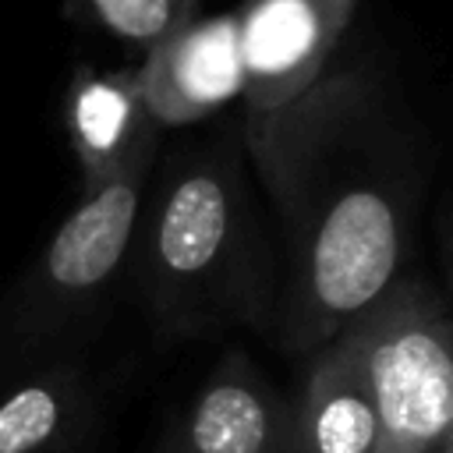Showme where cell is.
Wrapping results in <instances>:
<instances>
[{
    "mask_svg": "<svg viewBox=\"0 0 453 453\" xmlns=\"http://www.w3.org/2000/svg\"><path fill=\"white\" fill-rule=\"evenodd\" d=\"M241 134L280 248L273 340L308 357L403 273L428 188L425 134L357 64H329L273 113H241Z\"/></svg>",
    "mask_w": 453,
    "mask_h": 453,
    "instance_id": "1",
    "label": "cell"
},
{
    "mask_svg": "<svg viewBox=\"0 0 453 453\" xmlns=\"http://www.w3.org/2000/svg\"><path fill=\"white\" fill-rule=\"evenodd\" d=\"M131 262L163 340H205L237 326L273 336L280 262L251 188L241 117L173 149L159 166Z\"/></svg>",
    "mask_w": 453,
    "mask_h": 453,
    "instance_id": "2",
    "label": "cell"
},
{
    "mask_svg": "<svg viewBox=\"0 0 453 453\" xmlns=\"http://www.w3.org/2000/svg\"><path fill=\"white\" fill-rule=\"evenodd\" d=\"M159 149L134 156L113 177L81 188L78 205L50 234L46 248L0 304V347L14 354H46L74 336L131 262L138 212L152 180Z\"/></svg>",
    "mask_w": 453,
    "mask_h": 453,
    "instance_id": "3",
    "label": "cell"
},
{
    "mask_svg": "<svg viewBox=\"0 0 453 453\" xmlns=\"http://www.w3.org/2000/svg\"><path fill=\"white\" fill-rule=\"evenodd\" d=\"M340 336L368 386L379 453H453V311L439 290L400 273Z\"/></svg>",
    "mask_w": 453,
    "mask_h": 453,
    "instance_id": "4",
    "label": "cell"
},
{
    "mask_svg": "<svg viewBox=\"0 0 453 453\" xmlns=\"http://www.w3.org/2000/svg\"><path fill=\"white\" fill-rule=\"evenodd\" d=\"M357 0H241L234 11L244 92L241 113H273L333 64Z\"/></svg>",
    "mask_w": 453,
    "mask_h": 453,
    "instance_id": "5",
    "label": "cell"
},
{
    "mask_svg": "<svg viewBox=\"0 0 453 453\" xmlns=\"http://www.w3.org/2000/svg\"><path fill=\"white\" fill-rule=\"evenodd\" d=\"M163 453H301L294 400L230 347L191 393Z\"/></svg>",
    "mask_w": 453,
    "mask_h": 453,
    "instance_id": "6",
    "label": "cell"
},
{
    "mask_svg": "<svg viewBox=\"0 0 453 453\" xmlns=\"http://www.w3.org/2000/svg\"><path fill=\"white\" fill-rule=\"evenodd\" d=\"M138 96L159 131L188 127L226 110L244 92V64L234 11L191 18L134 67Z\"/></svg>",
    "mask_w": 453,
    "mask_h": 453,
    "instance_id": "7",
    "label": "cell"
},
{
    "mask_svg": "<svg viewBox=\"0 0 453 453\" xmlns=\"http://www.w3.org/2000/svg\"><path fill=\"white\" fill-rule=\"evenodd\" d=\"M67 138L81 166V188H92L127 166L134 156L159 149V127L149 117L134 67H81L67 88Z\"/></svg>",
    "mask_w": 453,
    "mask_h": 453,
    "instance_id": "8",
    "label": "cell"
},
{
    "mask_svg": "<svg viewBox=\"0 0 453 453\" xmlns=\"http://www.w3.org/2000/svg\"><path fill=\"white\" fill-rule=\"evenodd\" d=\"M96 421V386L67 357L39 361L0 389V453H78Z\"/></svg>",
    "mask_w": 453,
    "mask_h": 453,
    "instance_id": "9",
    "label": "cell"
},
{
    "mask_svg": "<svg viewBox=\"0 0 453 453\" xmlns=\"http://www.w3.org/2000/svg\"><path fill=\"white\" fill-rule=\"evenodd\" d=\"M294 421L301 453H379L375 407L343 336L308 354Z\"/></svg>",
    "mask_w": 453,
    "mask_h": 453,
    "instance_id": "10",
    "label": "cell"
},
{
    "mask_svg": "<svg viewBox=\"0 0 453 453\" xmlns=\"http://www.w3.org/2000/svg\"><path fill=\"white\" fill-rule=\"evenodd\" d=\"M74 4L96 28L145 53L159 39L198 18L202 0H74Z\"/></svg>",
    "mask_w": 453,
    "mask_h": 453,
    "instance_id": "11",
    "label": "cell"
},
{
    "mask_svg": "<svg viewBox=\"0 0 453 453\" xmlns=\"http://www.w3.org/2000/svg\"><path fill=\"white\" fill-rule=\"evenodd\" d=\"M435 241H439V262H442V276H446L449 301H453V188L439 198V209H435Z\"/></svg>",
    "mask_w": 453,
    "mask_h": 453,
    "instance_id": "12",
    "label": "cell"
}]
</instances>
